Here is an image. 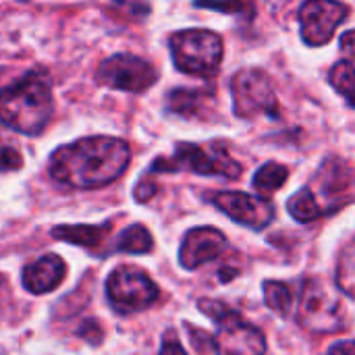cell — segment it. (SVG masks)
I'll list each match as a JSON object with an SVG mask.
<instances>
[{
	"instance_id": "6da1fadb",
	"label": "cell",
	"mask_w": 355,
	"mask_h": 355,
	"mask_svg": "<svg viewBox=\"0 0 355 355\" xmlns=\"http://www.w3.org/2000/svg\"><path fill=\"white\" fill-rule=\"evenodd\" d=\"M131 162L129 144L110 135H94L64 144L50 156V177L71 189H98L116 181Z\"/></svg>"
},
{
	"instance_id": "7a4b0ae2",
	"label": "cell",
	"mask_w": 355,
	"mask_h": 355,
	"mask_svg": "<svg viewBox=\"0 0 355 355\" xmlns=\"http://www.w3.org/2000/svg\"><path fill=\"white\" fill-rule=\"evenodd\" d=\"M52 112V89L44 73L31 71L0 92V123L23 135H42Z\"/></svg>"
},
{
	"instance_id": "3957f363",
	"label": "cell",
	"mask_w": 355,
	"mask_h": 355,
	"mask_svg": "<svg viewBox=\"0 0 355 355\" xmlns=\"http://www.w3.org/2000/svg\"><path fill=\"white\" fill-rule=\"evenodd\" d=\"M297 320L314 335H333L345 329L339 289L322 277L306 279L300 295Z\"/></svg>"
},
{
	"instance_id": "277c9868",
	"label": "cell",
	"mask_w": 355,
	"mask_h": 355,
	"mask_svg": "<svg viewBox=\"0 0 355 355\" xmlns=\"http://www.w3.org/2000/svg\"><path fill=\"white\" fill-rule=\"evenodd\" d=\"M177 171H191L196 175L206 177H225L237 179L241 175V164L229 156L223 144H212L210 148H202L196 144L181 141L175 146V154L168 158H156L148 173H177Z\"/></svg>"
},
{
	"instance_id": "5b68a950",
	"label": "cell",
	"mask_w": 355,
	"mask_h": 355,
	"mask_svg": "<svg viewBox=\"0 0 355 355\" xmlns=\"http://www.w3.org/2000/svg\"><path fill=\"white\" fill-rule=\"evenodd\" d=\"M173 62L181 73L196 77H212L225 54L223 37L210 29H183L171 35Z\"/></svg>"
},
{
	"instance_id": "8992f818",
	"label": "cell",
	"mask_w": 355,
	"mask_h": 355,
	"mask_svg": "<svg viewBox=\"0 0 355 355\" xmlns=\"http://www.w3.org/2000/svg\"><path fill=\"white\" fill-rule=\"evenodd\" d=\"M200 310L214 320L218 329L220 354H264L266 339L260 329L252 327L237 310L223 302L200 300Z\"/></svg>"
},
{
	"instance_id": "52a82bcc",
	"label": "cell",
	"mask_w": 355,
	"mask_h": 355,
	"mask_svg": "<svg viewBox=\"0 0 355 355\" xmlns=\"http://www.w3.org/2000/svg\"><path fill=\"white\" fill-rule=\"evenodd\" d=\"M235 114L241 119L279 116V98L270 75L262 69H243L231 79Z\"/></svg>"
},
{
	"instance_id": "ba28073f",
	"label": "cell",
	"mask_w": 355,
	"mask_h": 355,
	"mask_svg": "<svg viewBox=\"0 0 355 355\" xmlns=\"http://www.w3.org/2000/svg\"><path fill=\"white\" fill-rule=\"evenodd\" d=\"M106 297L119 314H133L148 310L158 297V285L133 266H119L106 279Z\"/></svg>"
},
{
	"instance_id": "9c48e42d",
	"label": "cell",
	"mask_w": 355,
	"mask_h": 355,
	"mask_svg": "<svg viewBox=\"0 0 355 355\" xmlns=\"http://www.w3.org/2000/svg\"><path fill=\"white\" fill-rule=\"evenodd\" d=\"M98 81L102 85L123 89V92H146L158 81V71L152 62L131 56V54H116L100 62L98 67Z\"/></svg>"
},
{
	"instance_id": "30bf717a",
	"label": "cell",
	"mask_w": 355,
	"mask_h": 355,
	"mask_svg": "<svg viewBox=\"0 0 355 355\" xmlns=\"http://www.w3.org/2000/svg\"><path fill=\"white\" fill-rule=\"evenodd\" d=\"M208 198L229 218L254 231L266 229L277 214L272 202L260 193L252 196L243 191H216V193H210Z\"/></svg>"
},
{
	"instance_id": "8fae6325",
	"label": "cell",
	"mask_w": 355,
	"mask_h": 355,
	"mask_svg": "<svg viewBox=\"0 0 355 355\" xmlns=\"http://www.w3.org/2000/svg\"><path fill=\"white\" fill-rule=\"evenodd\" d=\"M349 8L337 0H306L300 8L302 37L308 46L327 44L347 19Z\"/></svg>"
},
{
	"instance_id": "7c38bea8",
	"label": "cell",
	"mask_w": 355,
	"mask_h": 355,
	"mask_svg": "<svg viewBox=\"0 0 355 355\" xmlns=\"http://www.w3.org/2000/svg\"><path fill=\"white\" fill-rule=\"evenodd\" d=\"M227 248V237L214 227L191 229L181 243L179 262L187 270H196L212 260H216Z\"/></svg>"
},
{
	"instance_id": "4fadbf2b",
	"label": "cell",
	"mask_w": 355,
	"mask_h": 355,
	"mask_svg": "<svg viewBox=\"0 0 355 355\" xmlns=\"http://www.w3.org/2000/svg\"><path fill=\"white\" fill-rule=\"evenodd\" d=\"M64 275H67L64 260L56 254H46L40 260L25 266L21 275V283L29 293L44 295L54 291L64 281Z\"/></svg>"
},
{
	"instance_id": "5bb4252c",
	"label": "cell",
	"mask_w": 355,
	"mask_h": 355,
	"mask_svg": "<svg viewBox=\"0 0 355 355\" xmlns=\"http://www.w3.org/2000/svg\"><path fill=\"white\" fill-rule=\"evenodd\" d=\"M112 225L104 223V225H60L52 229V237L85 248L89 252H98L100 245L106 241L108 233H110Z\"/></svg>"
},
{
	"instance_id": "9a60e30c",
	"label": "cell",
	"mask_w": 355,
	"mask_h": 355,
	"mask_svg": "<svg viewBox=\"0 0 355 355\" xmlns=\"http://www.w3.org/2000/svg\"><path fill=\"white\" fill-rule=\"evenodd\" d=\"M210 94L204 89H196V87H175L168 96H166V108L179 116L191 119L198 116L200 110L204 106H208Z\"/></svg>"
},
{
	"instance_id": "2e32d148",
	"label": "cell",
	"mask_w": 355,
	"mask_h": 355,
	"mask_svg": "<svg viewBox=\"0 0 355 355\" xmlns=\"http://www.w3.org/2000/svg\"><path fill=\"white\" fill-rule=\"evenodd\" d=\"M154 250V239L150 235V231L144 225H131L127 229H123L116 235V241L112 245L110 252H119V254H150Z\"/></svg>"
},
{
	"instance_id": "e0dca14e",
	"label": "cell",
	"mask_w": 355,
	"mask_h": 355,
	"mask_svg": "<svg viewBox=\"0 0 355 355\" xmlns=\"http://www.w3.org/2000/svg\"><path fill=\"white\" fill-rule=\"evenodd\" d=\"M289 179V168L279 164V162H266L264 166H260L254 175V189L260 193V196H270L275 191H279Z\"/></svg>"
},
{
	"instance_id": "ac0fdd59",
	"label": "cell",
	"mask_w": 355,
	"mask_h": 355,
	"mask_svg": "<svg viewBox=\"0 0 355 355\" xmlns=\"http://www.w3.org/2000/svg\"><path fill=\"white\" fill-rule=\"evenodd\" d=\"M289 214L297 220V223H312L316 218L322 216V210L316 202V196L310 187L300 189L293 198H289L287 202Z\"/></svg>"
},
{
	"instance_id": "d6986e66",
	"label": "cell",
	"mask_w": 355,
	"mask_h": 355,
	"mask_svg": "<svg viewBox=\"0 0 355 355\" xmlns=\"http://www.w3.org/2000/svg\"><path fill=\"white\" fill-rule=\"evenodd\" d=\"M331 85L345 98V102L355 108V67L352 60H339L329 73Z\"/></svg>"
},
{
	"instance_id": "ffe728a7",
	"label": "cell",
	"mask_w": 355,
	"mask_h": 355,
	"mask_svg": "<svg viewBox=\"0 0 355 355\" xmlns=\"http://www.w3.org/2000/svg\"><path fill=\"white\" fill-rule=\"evenodd\" d=\"M262 287L266 306L283 318L289 316L293 310V291L289 289V285L281 281H266Z\"/></svg>"
},
{
	"instance_id": "44dd1931",
	"label": "cell",
	"mask_w": 355,
	"mask_h": 355,
	"mask_svg": "<svg viewBox=\"0 0 355 355\" xmlns=\"http://www.w3.org/2000/svg\"><path fill=\"white\" fill-rule=\"evenodd\" d=\"M337 287L355 300V237L341 250L337 264Z\"/></svg>"
},
{
	"instance_id": "7402d4cb",
	"label": "cell",
	"mask_w": 355,
	"mask_h": 355,
	"mask_svg": "<svg viewBox=\"0 0 355 355\" xmlns=\"http://www.w3.org/2000/svg\"><path fill=\"white\" fill-rule=\"evenodd\" d=\"M193 6L243 17H254L256 12V0H193Z\"/></svg>"
},
{
	"instance_id": "603a6c76",
	"label": "cell",
	"mask_w": 355,
	"mask_h": 355,
	"mask_svg": "<svg viewBox=\"0 0 355 355\" xmlns=\"http://www.w3.org/2000/svg\"><path fill=\"white\" fill-rule=\"evenodd\" d=\"M187 333H189V341H191V347L193 352L198 354H220V345H218V339L202 329H196L191 327L189 322L185 324Z\"/></svg>"
},
{
	"instance_id": "cb8c5ba5",
	"label": "cell",
	"mask_w": 355,
	"mask_h": 355,
	"mask_svg": "<svg viewBox=\"0 0 355 355\" xmlns=\"http://www.w3.org/2000/svg\"><path fill=\"white\" fill-rule=\"evenodd\" d=\"M112 6L121 12H127L131 19H146L150 15L148 0H112Z\"/></svg>"
},
{
	"instance_id": "d4e9b609",
	"label": "cell",
	"mask_w": 355,
	"mask_h": 355,
	"mask_svg": "<svg viewBox=\"0 0 355 355\" xmlns=\"http://www.w3.org/2000/svg\"><path fill=\"white\" fill-rule=\"evenodd\" d=\"M156 191H158V185H156V181L152 179V173H146L141 179H139V183L135 185V191H133V196H135V200L137 202H150L154 196H156Z\"/></svg>"
},
{
	"instance_id": "484cf974",
	"label": "cell",
	"mask_w": 355,
	"mask_h": 355,
	"mask_svg": "<svg viewBox=\"0 0 355 355\" xmlns=\"http://www.w3.org/2000/svg\"><path fill=\"white\" fill-rule=\"evenodd\" d=\"M23 166V156L10 146H0V171H19Z\"/></svg>"
},
{
	"instance_id": "4316f807",
	"label": "cell",
	"mask_w": 355,
	"mask_h": 355,
	"mask_svg": "<svg viewBox=\"0 0 355 355\" xmlns=\"http://www.w3.org/2000/svg\"><path fill=\"white\" fill-rule=\"evenodd\" d=\"M79 335L83 337V339H87L89 343H100L102 341V329H100V324L96 322V320H87L81 329H79Z\"/></svg>"
},
{
	"instance_id": "83f0119b",
	"label": "cell",
	"mask_w": 355,
	"mask_h": 355,
	"mask_svg": "<svg viewBox=\"0 0 355 355\" xmlns=\"http://www.w3.org/2000/svg\"><path fill=\"white\" fill-rule=\"evenodd\" d=\"M160 354H185V347L177 341V333L168 331L164 335V341L160 345Z\"/></svg>"
},
{
	"instance_id": "f1b7e54d",
	"label": "cell",
	"mask_w": 355,
	"mask_h": 355,
	"mask_svg": "<svg viewBox=\"0 0 355 355\" xmlns=\"http://www.w3.org/2000/svg\"><path fill=\"white\" fill-rule=\"evenodd\" d=\"M341 52L347 60H355V29H349L341 35Z\"/></svg>"
},
{
	"instance_id": "f546056e",
	"label": "cell",
	"mask_w": 355,
	"mask_h": 355,
	"mask_svg": "<svg viewBox=\"0 0 355 355\" xmlns=\"http://www.w3.org/2000/svg\"><path fill=\"white\" fill-rule=\"evenodd\" d=\"M331 354H352L355 355V341H343V343H337L329 349Z\"/></svg>"
},
{
	"instance_id": "4dcf8cb0",
	"label": "cell",
	"mask_w": 355,
	"mask_h": 355,
	"mask_svg": "<svg viewBox=\"0 0 355 355\" xmlns=\"http://www.w3.org/2000/svg\"><path fill=\"white\" fill-rule=\"evenodd\" d=\"M0 285H2V279H0Z\"/></svg>"
}]
</instances>
